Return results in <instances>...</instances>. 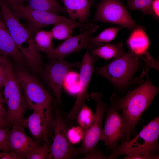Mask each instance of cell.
I'll return each instance as SVG.
<instances>
[{
	"label": "cell",
	"mask_w": 159,
	"mask_h": 159,
	"mask_svg": "<svg viewBox=\"0 0 159 159\" xmlns=\"http://www.w3.org/2000/svg\"><path fill=\"white\" fill-rule=\"evenodd\" d=\"M95 57L87 50L82 57L80 65L79 90L74 106L66 118L68 120H75L85 101L89 100L88 89L94 71Z\"/></svg>",
	"instance_id": "cell-13"
},
{
	"label": "cell",
	"mask_w": 159,
	"mask_h": 159,
	"mask_svg": "<svg viewBox=\"0 0 159 159\" xmlns=\"http://www.w3.org/2000/svg\"><path fill=\"white\" fill-rule=\"evenodd\" d=\"M23 125L13 124L10 130L9 140L11 152L25 158L34 150L40 146L35 140L28 136Z\"/></svg>",
	"instance_id": "cell-16"
},
{
	"label": "cell",
	"mask_w": 159,
	"mask_h": 159,
	"mask_svg": "<svg viewBox=\"0 0 159 159\" xmlns=\"http://www.w3.org/2000/svg\"><path fill=\"white\" fill-rule=\"evenodd\" d=\"M50 59L42 73L45 82L52 89L57 103L62 107V92L64 80L73 68L80 66V63H70L64 59Z\"/></svg>",
	"instance_id": "cell-10"
},
{
	"label": "cell",
	"mask_w": 159,
	"mask_h": 159,
	"mask_svg": "<svg viewBox=\"0 0 159 159\" xmlns=\"http://www.w3.org/2000/svg\"><path fill=\"white\" fill-rule=\"evenodd\" d=\"M72 94L77 93L80 88V76L77 72L69 71L64 80L63 87Z\"/></svg>",
	"instance_id": "cell-26"
},
{
	"label": "cell",
	"mask_w": 159,
	"mask_h": 159,
	"mask_svg": "<svg viewBox=\"0 0 159 159\" xmlns=\"http://www.w3.org/2000/svg\"><path fill=\"white\" fill-rule=\"evenodd\" d=\"M0 53L21 64L25 61L5 24L0 19Z\"/></svg>",
	"instance_id": "cell-17"
},
{
	"label": "cell",
	"mask_w": 159,
	"mask_h": 159,
	"mask_svg": "<svg viewBox=\"0 0 159 159\" xmlns=\"http://www.w3.org/2000/svg\"><path fill=\"white\" fill-rule=\"evenodd\" d=\"M51 145L49 141H45L36 148L26 157L27 159H52Z\"/></svg>",
	"instance_id": "cell-27"
},
{
	"label": "cell",
	"mask_w": 159,
	"mask_h": 159,
	"mask_svg": "<svg viewBox=\"0 0 159 159\" xmlns=\"http://www.w3.org/2000/svg\"><path fill=\"white\" fill-rule=\"evenodd\" d=\"M154 0H127L128 6L131 10H137L147 15H153L152 3Z\"/></svg>",
	"instance_id": "cell-28"
},
{
	"label": "cell",
	"mask_w": 159,
	"mask_h": 159,
	"mask_svg": "<svg viewBox=\"0 0 159 159\" xmlns=\"http://www.w3.org/2000/svg\"><path fill=\"white\" fill-rule=\"evenodd\" d=\"M1 159H22V158L12 152H9L2 151L0 153Z\"/></svg>",
	"instance_id": "cell-34"
},
{
	"label": "cell",
	"mask_w": 159,
	"mask_h": 159,
	"mask_svg": "<svg viewBox=\"0 0 159 159\" xmlns=\"http://www.w3.org/2000/svg\"><path fill=\"white\" fill-rule=\"evenodd\" d=\"M99 28V25L89 23L80 34L71 36L54 48L47 54L48 58L64 59L69 55L79 52L84 49H95L91 38L92 34Z\"/></svg>",
	"instance_id": "cell-9"
},
{
	"label": "cell",
	"mask_w": 159,
	"mask_h": 159,
	"mask_svg": "<svg viewBox=\"0 0 159 159\" xmlns=\"http://www.w3.org/2000/svg\"><path fill=\"white\" fill-rule=\"evenodd\" d=\"M6 81L5 74L0 62V89L4 87Z\"/></svg>",
	"instance_id": "cell-36"
},
{
	"label": "cell",
	"mask_w": 159,
	"mask_h": 159,
	"mask_svg": "<svg viewBox=\"0 0 159 159\" xmlns=\"http://www.w3.org/2000/svg\"><path fill=\"white\" fill-rule=\"evenodd\" d=\"M153 15L158 18L159 16V0H154L151 6Z\"/></svg>",
	"instance_id": "cell-35"
},
{
	"label": "cell",
	"mask_w": 159,
	"mask_h": 159,
	"mask_svg": "<svg viewBox=\"0 0 159 159\" xmlns=\"http://www.w3.org/2000/svg\"><path fill=\"white\" fill-rule=\"evenodd\" d=\"M115 58L108 64L97 68L95 72L115 85L122 86L128 82L135 71L138 56L130 50Z\"/></svg>",
	"instance_id": "cell-6"
},
{
	"label": "cell",
	"mask_w": 159,
	"mask_h": 159,
	"mask_svg": "<svg viewBox=\"0 0 159 159\" xmlns=\"http://www.w3.org/2000/svg\"><path fill=\"white\" fill-rule=\"evenodd\" d=\"M22 125L28 129L39 144L41 145L45 141H49V129L50 126L54 127L52 110L33 111L31 114L24 119Z\"/></svg>",
	"instance_id": "cell-14"
},
{
	"label": "cell",
	"mask_w": 159,
	"mask_h": 159,
	"mask_svg": "<svg viewBox=\"0 0 159 159\" xmlns=\"http://www.w3.org/2000/svg\"><path fill=\"white\" fill-rule=\"evenodd\" d=\"M123 44L121 42L108 44L92 50L91 54L106 60L120 57L124 53L122 48Z\"/></svg>",
	"instance_id": "cell-21"
},
{
	"label": "cell",
	"mask_w": 159,
	"mask_h": 159,
	"mask_svg": "<svg viewBox=\"0 0 159 159\" xmlns=\"http://www.w3.org/2000/svg\"><path fill=\"white\" fill-rule=\"evenodd\" d=\"M33 38L40 51L47 54L54 48L52 42L53 38L50 31L39 30Z\"/></svg>",
	"instance_id": "cell-23"
},
{
	"label": "cell",
	"mask_w": 159,
	"mask_h": 159,
	"mask_svg": "<svg viewBox=\"0 0 159 159\" xmlns=\"http://www.w3.org/2000/svg\"><path fill=\"white\" fill-rule=\"evenodd\" d=\"M14 73L29 108L39 111L52 109V98L36 76L21 67L17 68Z\"/></svg>",
	"instance_id": "cell-4"
},
{
	"label": "cell",
	"mask_w": 159,
	"mask_h": 159,
	"mask_svg": "<svg viewBox=\"0 0 159 159\" xmlns=\"http://www.w3.org/2000/svg\"><path fill=\"white\" fill-rule=\"evenodd\" d=\"M90 96L96 103L95 119L91 126L85 130V135L82 140V145L78 148L80 155L87 154L100 140L103 130L102 120L105 113L107 109L106 104L102 100L100 93H92Z\"/></svg>",
	"instance_id": "cell-12"
},
{
	"label": "cell",
	"mask_w": 159,
	"mask_h": 159,
	"mask_svg": "<svg viewBox=\"0 0 159 159\" xmlns=\"http://www.w3.org/2000/svg\"><path fill=\"white\" fill-rule=\"evenodd\" d=\"M85 130L80 126L69 128L67 132L68 138L71 144L79 143L83 139Z\"/></svg>",
	"instance_id": "cell-29"
},
{
	"label": "cell",
	"mask_w": 159,
	"mask_h": 159,
	"mask_svg": "<svg viewBox=\"0 0 159 159\" xmlns=\"http://www.w3.org/2000/svg\"><path fill=\"white\" fill-rule=\"evenodd\" d=\"M158 91V88L146 80L140 86L116 102V104L122 111L126 125V133L124 140H130L143 113L150 105Z\"/></svg>",
	"instance_id": "cell-1"
},
{
	"label": "cell",
	"mask_w": 159,
	"mask_h": 159,
	"mask_svg": "<svg viewBox=\"0 0 159 159\" xmlns=\"http://www.w3.org/2000/svg\"><path fill=\"white\" fill-rule=\"evenodd\" d=\"M121 26L108 28L94 37H91V42L95 49L103 45V43L109 42L116 37Z\"/></svg>",
	"instance_id": "cell-24"
},
{
	"label": "cell",
	"mask_w": 159,
	"mask_h": 159,
	"mask_svg": "<svg viewBox=\"0 0 159 159\" xmlns=\"http://www.w3.org/2000/svg\"><path fill=\"white\" fill-rule=\"evenodd\" d=\"M80 159H111L110 155H105L101 151L95 148V147L91 150L87 155Z\"/></svg>",
	"instance_id": "cell-31"
},
{
	"label": "cell",
	"mask_w": 159,
	"mask_h": 159,
	"mask_svg": "<svg viewBox=\"0 0 159 159\" xmlns=\"http://www.w3.org/2000/svg\"><path fill=\"white\" fill-rule=\"evenodd\" d=\"M0 8L5 25L19 49L32 36L29 29L23 25L5 0H0Z\"/></svg>",
	"instance_id": "cell-15"
},
{
	"label": "cell",
	"mask_w": 159,
	"mask_h": 159,
	"mask_svg": "<svg viewBox=\"0 0 159 159\" xmlns=\"http://www.w3.org/2000/svg\"><path fill=\"white\" fill-rule=\"evenodd\" d=\"M9 128H0V150L3 152H11L9 140Z\"/></svg>",
	"instance_id": "cell-30"
},
{
	"label": "cell",
	"mask_w": 159,
	"mask_h": 159,
	"mask_svg": "<svg viewBox=\"0 0 159 159\" xmlns=\"http://www.w3.org/2000/svg\"><path fill=\"white\" fill-rule=\"evenodd\" d=\"M12 125L11 123L0 118V128L10 127Z\"/></svg>",
	"instance_id": "cell-38"
},
{
	"label": "cell",
	"mask_w": 159,
	"mask_h": 159,
	"mask_svg": "<svg viewBox=\"0 0 159 159\" xmlns=\"http://www.w3.org/2000/svg\"><path fill=\"white\" fill-rule=\"evenodd\" d=\"M5 103L4 97L0 89V118L6 120L7 112Z\"/></svg>",
	"instance_id": "cell-32"
},
{
	"label": "cell",
	"mask_w": 159,
	"mask_h": 159,
	"mask_svg": "<svg viewBox=\"0 0 159 159\" xmlns=\"http://www.w3.org/2000/svg\"></svg>",
	"instance_id": "cell-39"
},
{
	"label": "cell",
	"mask_w": 159,
	"mask_h": 159,
	"mask_svg": "<svg viewBox=\"0 0 159 159\" xmlns=\"http://www.w3.org/2000/svg\"><path fill=\"white\" fill-rule=\"evenodd\" d=\"M116 105L112 104L107 110L104 127L100 140L112 150L121 139L124 140L126 133L125 120Z\"/></svg>",
	"instance_id": "cell-11"
},
{
	"label": "cell",
	"mask_w": 159,
	"mask_h": 159,
	"mask_svg": "<svg viewBox=\"0 0 159 159\" xmlns=\"http://www.w3.org/2000/svg\"><path fill=\"white\" fill-rule=\"evenodd\" d=\"M159 117L157 116L144 126L139 133L131 140L122 139L121 144L112 150V159L122 155H155L159 151Z\"/></svg>",
	"instance_id": "cell-3"
},
{
	"label": "cell",
	"mask_w": 159,
	"mask_h": 159,
	"mask_svg": "<svg viewBox=\"0 0 159 159\" xmlns=\"http://www.w3.org/2000/svg\"><path fill=\"white\" fill-rule=\"evenodd\" d=\"M9 5L19 19L26 21L33 37L38 31L46 26L61 22H75L54 11L33 9L24 5Z\"/></svg>",
	"instance_id": "cell-7"
},
{
	"label": "cell",
	"mask_w": 159,
	"mask_h": 159,
	"mask_svg": "<svg viewBox=\"0 0 159 159\" xmlns=\"http://www.w3.org/2000/svg\"><path fill=\"white\" fill-rule=\"evenodd\" d=\"M94 19L115 24L129 30L133 29L137 26L119 0H102L97 6Z\"/></svg>",
	"instance_id": "cell-8"
},
{
	"label": "cell",
	"mask_w": 159,
	"mask_h": 159,
	"mask_svg": "<svg viewBox=\"0 0 159 159\" xmlns=\"http://www.w3.org/2000/svg\"><path fill=\"white\" fill-rule=\"evenodd\" d=\"M133 29L127 41V44L131 51L140 56L148 48L149 40L143 27L137 25Z\"/></svg>",
	"instance_id": "cell-19"
},
{
	"label": "cell",
	"mask_w": 159,
	"mask_h": 159,
	"mask_svg": "<svg viewBox=\"0 0 159 159\" xmlns=\"http://www.w3.org/2000/svg\"><path fill=\"white\" fill-rule=\"evenodd\" d=\"M123 159H159V155H126Z\"/></svg>",
	"instance_id": "cell-33"
},
{
	"label": "cell",
	"mask_w": 159,
	"mask_h": 159,
	"mask_svg": "<svg viewBox=\"0 0 159 159\" xmlns=\"http://www.w3.org/2000/svg\"><path fill=\"white\" fill-rule=\"evenodd\" d=\"M27 7L33 9L60 12L67 14L58 0H26Z\"/></svg>",
	"instance_id": "cell-22"
},
{
	"label": "cell",
	"mask_w": 159,
	"mask_h": 159,
	"mask_svg": "<svg viewBox=\"0 0 159 159\" xmlns=\"http://www.w3.org/2000/svg\"><path fill=\"white\" fill-rule=\"evenodd\" d=\"M56 100L52 101L54 119V135L51 145L52 159H70L80 155L78 148H76L69 141L67 135L69 128L68 120L63 117L57 106Z\"/></svg>",
	"instance_id": "cell-5"
},
{
	"label": "cell",
	"mask_w": 159,
	"mask_h": 159,
	"mask_svg": "<svg viewBox=\"0 0 159 159\" xmlns=\"http://www.w3.org/2000/svg\"><path fill=\"white\" fill-rule=\"evenodd\" d=\"M95 117V114L84 102L76 118L79 126L84 130L88 129L92 124Z\"/></svg>",
	"instance_id": "cell-25"
},
{
	"label": "cell",
	"mask_w": 159,
	"mask_h": 159,
	"mask_svg": "<svg viewBox=\"0 0 159 159\" xmlns=\"http://www.w3.org/2000/svg\"><path fill=\"white\" fill-rule=\"evenodd\" d=\"M70 18L74 21L78 19L80 22L89 23L90 10L93 0H62Z\"/></svg>",
	"instance_id": "cell-18"
},
{
	"label": "cell",
	"mask_w": 159,
	"mask_h": 159,
	"mask_svg": "<svg viewBox=\"0 0 159 159\" xmlns=\"http://www.w3.org/2000/svg\"><path fill=\"white\" fill-rule=\"evenodd\" d=\"M1 63L6 77L3 97L7 106L6 121L12 124L22 125L28 108L26 100L9 57L2 56Z\"/></svg>",
	"instance_id": "cell-2"
},
{
	"label": "cell",
	"mask_w": 159,
	"mask_h": 159,
	"mask_svg": "<svg viewBox=\"0 0 159 159\" xmlns=\"http://www.w3.org/2000/svg\"><path fill=\"white\" fill-rule=\"evenodd\" d=\"M9 5L17 4L20 6L24 5L26 0H5Z\"/></svg>",
	"instance_id": "cell-37"
},
{
	"label": "cell",
	"mask_w": 159,
	"mask_h": 159,
	"mask_svg": "<svg viewBox=\"0 0 159 159\" xmlns=\"http://www.w3.org/2000/svg\"><path fill=\"white\" fill-rule=\"evenodd\" d=\"M89 23L84 24L76 21L73 23L61 22L54 25L50 31L53 38L65 40L72 36L74 29L79 27L82 31Z\"/></svg>",
	"instance_id": "cell-20"
}]
</instances>
